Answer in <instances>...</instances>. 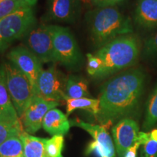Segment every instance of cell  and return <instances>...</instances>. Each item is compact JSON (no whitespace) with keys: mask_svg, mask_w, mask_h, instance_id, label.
<instances>
[{"mask_svg":"<svg viewBox=\"0 0 157 157\" xmlns=\"http://www.w3.org/2000/svg\"><path fill=\"white\" fill-rule=\"evenodd\" d=\"M141 146H142V144H141L140 141L137 140V142L127 151L124 157H137V151H138L139 148Z\"/></svg>","mask_w":157,"mask_h":157,"instance_id":"obj_29","label":"cell"},{"mask_svg":"<svg viewBox=\"0 0 157 157\" xmlns=\"http://www.w3.org/2000/svg\"><path fill=\"white\" fill-rule=\"evenodd\" d=\"M7 58L27 76L34 89L35 96H37V81L43 71L42 63L30 50L23 46L11 49Z\"/></svg>","mask_w":157,"mask_h":157,"instance_id":"obj_9","label":"cell"},{"mask_svg":"<svg viewBox=\"0 0 157 157\" xmlns=\"http://www.w3.org/2000/svg\"><path fill=\"white\" fill-rule=\"evenodd\" d=\"M135 21L143 29L157 27V0H139L135 9Z\"/></svg>","mask_w":157,"mask_h":157,"instance_id":"obj_14","label":"cell"},{"mask_svg":"<svg viewBox=\"0 0 157 157\" xmlns=\"http://www.w3.org/2000/svg\"><path fill=\"white\" fill-rule=\"evenodd\" d=\"M140 50L139 39L131 34L116 38L99 48L95 55L103 66L95 78H104L130 67L135 63Z\"/></svg>","mask_w":157,"mask_h":157,"instance_id":"obj_3","label":"cell"},{"mask_svg":"<svg viewBox=\"0 0 157 157\" xmlns=\"http://www.w3.org/2000/svg\"><path fill=\"white\" fill-rule=\"evenodd\" d=\"M56 63L75 68L82 63V56L75 38L68 28L50 25Z\"/></svg>","mask_w":157,"mask_h":157,"instance_id":"obj_5","label":"cell"},{"mask_svg":"<svg viewBox=\"0 0 157 157\" xmlns=\"http://www.w3.org/2000/svg\"><path fill=\"white\" fill-rule=\"evenodd\" d=\"M81 5L78 0H48V15L58 22L72 23L79 15Z\"/></svg>","mask_w":157,"mask_h":157,"instance_id":"obj_13","label":"cell"},{"mask_svg":"<svg viewBox=\"0 0 157 157\" xmlns=\"http://www.w3.org/2000/svg\"><path fill=\"white\" fill-rule=\"evenodd\" d=\"M2 1H4V0H0V2H2Z\"/></svg>","mask_w":157,"mask_h":157,"instance_id":"obj_33","label":"cell"},{"mask_svg":"<svg viewBox=\"0 0 157 157\" xmlns=\"http://www.w3.org/2000/svg\"><path fill=\"white\" fill-rule=\"evenodd\" d=\"M65 101L66 103V116L70 115L73 111L78 109L87 111L95 117L99 113V99L89 98H66Z\"/></svg>","mask_w":157,"mask_h":157,"instance_id":"obj_18","label":"cell"},{"mask_svg":"<svg viewBox=\"0 0 157 157\" xmlns=\"http://www.w3.org/2000/svg\"><path fill=\"white\" fill-rule=\"evenodd\" d=\"M87 73L90 76L95 78V76L98 75V74L99 73L101 69L103 63H102L101 59L98 58V56H96L95 54H87Z\"/></svg>","mask_w":157,"mask_h":157,"instance_id":"obj_25","label":"cell"},{"mask_svg":"<svg viewBox=\"0 0 157 157\" xmlns=\"http://www.w3.org/2000/svg\"><path fill=\"white\" fill-rule=\"evenodd\" d=\"M111 132L118 157H124L127 151L137 142L140 132L137 121L130 117L117 121Z\"/></svg>","mask_w":157,"mask_h":157,"instance_id":"obj_12","label":"cell"},{"mask_svg":"<svg viewBox=\"0 0 157 157\" xmlns=\"http://www.w3.org/2000/svg\"><path fill=\"white\" fill-rule=\"evenodd\" d=\"M24 132L21 121L7 118L0 119V145L10 137L21 135Z\"/></svg>","mask_w":157,"mask_h":157,"instance_id":"obj_22","label":"cell"},{"mask_svg":"<svg viewBox=\"0 0 157 157\" xmlns=\"http://www.w3.org/2000/svg\"><path fill=\"white\" fill-rule=\"evenodd\" d=\"M146 74L131 69L116 76L103 84L100 98V111L96 116L100 124L108 128L135 111L142 97Z\"/></svg>","mask_w":157,"mask_h":157,"instance_id":"obj_1","label":"cell"},{"mask_svg":"<svg viewBox=\"0 0 157 157\" xmlns=\"http://www.w3.org/2000/svg\"><path fill=\"white\" fill-rule=\"evenodd\" d=\"M66 83L62 82L61 74L55 66L41 72L37 81V96L50 101L65 100Z\"/></svg>","mask_w":157,"mask_h":157,"instance_id":"obj_10","label":"cell"},{"mask_svg":"<svg viewBox=\"0 0 157 157\" xmlns=\"http://www.w3.org/2000/svg\"><path fill=\"white\" fill-rule=\"evenodd\" d=\"M141 146L140 157H157V141L151 138Z\"/></svg>","mask_w":157,"mask_h":157,"instance_id":"obj_27","label":"cell"},{"mask_svg":"<svg viewBox=\"0 0 157 157\" xmlns=\"http://www.w3.org/2000/svg\"><path fill=\"white\" fill-rule=\"evenodd\" d=\"M21 137L23 143V157H45L46 138L33 136L25 131Z\"/></svg>","mask_w":157,"mask_h":157,"instance_id":"obj_17","label":"cell"},{"mask_svg":"<svg viewBox=\"0 0 157 157\" xmlns=\"http://www.w3.org/2000/svg\"><path fill=\"white\" fill-rule=\"evenodd\" d=\"M157 124V87L148 97L146 103V113L143 129L144 131H148Z\"/></svg>","mask_w":157,"mask_h":157,"instance_id":"obj_21","label":"cell"},{"mask_svg":"<svg viewBox=\"0 0 157 157\" xmlns=\"http://www.w3.org/2000/svg\"><path fill=\"white\" fill-rule=\"evenodd\" d=\"M66 98H82L90 96L87 82L81 76L71 75L66 82Z\"/></svg>","mask_w":157,"mask_h":157,"instance_id":"obj_19","label":"cell"},{"mask_svg":"<svg viewBox=\"0 0 157 157\" xmlns=\"http://www.w3.org/2000/svg\"><path fill=\"white\" fill-rule=\"evenodd\" d=\"M2 118H7V117H5V116L2 115L1 113H0V119H2ZM7 119H9V118H7Z\"/></svg>","mask_w":157,"mask_h":157,"instance_id":"obj_32","label":"cell"},{"mask_svg":"<svg viewBox=\"0 0 157 157\" xmlns=\"http://www.w3.org/2000/svg\"><path fill=\"white\" fill-rule=\"evenodd\" d=\"M157 56V33L146 40L143 48V56L151 58Z\"/></svg>","mask_w":157,"mask_h":157,"instance_id":"obj_26","label":"cell"},{"mask_svg":"<svg viewBox=\"0 0 157 157\" xmlns=\"http://www.w3.org/2000/svg\"><path fill=\"white\" fill-rule=\"evenodd\" d=\"M92 41L101 48L118 37L131 34L132 22L114 7H97L86 14Z\"/></svg>","mask_w":157,"mask_h":157,"instance_id":"obj_2","label":"cell"},{"mask_svg":"<svg viewBox=\"0 0 157 157\" xmlns=\"http://www.w3.org/2000/svg\"><path fill=\"white\" fill-rule=\"evenodd\" d=\"M59 105L60 102L47 101L35 96L21 118L25 132L30 135L36 133L42 127L43 120L47 113Z\"/></svg>","mask_w":157,"mask_h":157,"instance_id":"obj_11","label":"cell"},{"mask_svg":"<svg viewBox=\"0 0 157 157\" xmlns=\"http://www.w3.org/2000/svg\"><path fill=\"white\" fill-rule=\"evenodd\" d=\"M36 23L33 7L21 8L0 20V38L10 44L23 38Z\"/></svg>","mask_w":157,"mask_h":157,"instance_id":"obj_6","label":"cell"},{"mask_svg":"<svg viewBox=\"0 0 157 157\" xmlns=\"http://www.w3.org/2000/svg\"><path fill=\"white\" fill-rule=\"evenodd\" d=\"M21 135H15L0 145V157L23 156V143Z\"/></svg>","mask_w":157,"mask_h":157,"instance_id":"obj_20","label":"cell"},{"mask_svg":"<svg viewBox=\"0 0 157 157\" xmlns=\"http://www.w3.org/2000/svg\"><path fill=\"white\" fill-rule=\"evenodd\" d=\"M17 157H23V156H17Z\"/></svg>","mask_w":157,"mask_h":157,"instance_id":"obj_34","label":"cell"},{"mask_svg":"<svg viewBox=\"0 0 157 157\" xmlns=\"http://www.w3.org/2000/svg\"><path fill=\"white\" fill-rule=\"evenodd\" d=\"M0 113L13 120L21 121L7 89L6 70L4 63L0 64Z\"/></svg>","mask_w":157,"mask_h":157,"instance_id":"obj_16","label":"cell"},{"mask_svg":"<svg viewBox=\"0 0 157 157\" xmlns=\"http://www.w3.org/2000/svg\"><path fill=\"white\" fill-rule=\"evenodd\" d=\"M64 146L63 135H54L45 141V157H63L62 151Z\"/></svg>","mask_w":157,"mask_h":157,"instance_id":"obj_24","label":"cell"},{"mask_svg":"<svg viewBox=\"0 0 157 157\" xmlns=\"http://www.w3.org/2000/svg\"><path fill=\"white\" fill-rule=\"evenodd\" d=\"M36 0H4L0 2V20L21 8L34 7Z\"/></svg>","mask_w":157,"mask_h":157,"instance_id":"obj_23","label":"cell"},{"mask_svg":"<svg viewBox=\"0 0 157 157\" xmlns=\"http://www.w3.org/2000/svg\"><path fill=\"white\" fill-rule=\"evenodd\" d=\"M42 127L52 135H64L69 132L70 121L67 116L56 109L50 110L45 115L42 122Z\"/></svg>","mask_w":157,"mask_h":157,"instance_id":"obj_15","label":"cell"},{"mask_svg":"<svg viewBox=\"0 0 157 157\" xmlns=\"http://www.w3.org/2000/svg\"><path fill=\"white\" fill-rule=\"evenodd\" d=\"M150 136L151 138L153 139V140L157 141V129H152L150 132Z\"/></svg>","mask_w":157,"mask_h":157,"instance_id":"obj_31","label":"cell"},{"mask_svg":"<svg viewBox=\"0 0 157 157\" xmlns=\"http://www.w3.org/2000/svg\"><path fill=\"white\" fill-rule=\"evenodd\" d=\"M121 1L122 0H90V2L98 7H113Z\"/></svg>","mask_w":157,"mask_h":157,"instance_id":"obj_28","label":"cell"},{"mask_svg":"<svg viewBox=\"0 0 157 157\" xmlns=\"http://www.w3.org/2000/svg\"><path fill=\"white\" fill-rule=\"evenodd\" d=\"M10 45L9 43L6 42L5 41H4L2 39L0 38V52L5 51L6 49L8 48Z\"/></svg>","mask_w":157,"mask_h":157,"instance_id":"obj_30","label":"cell"},{"mask_svg":"<svg viewBox=\"0 0 157 157\" xmlns=\"http://www.w3.org/2000/svg\"><path fill=\"white\" fill-rule=\"evenodd\" d=\"M26 48L42 63H56L50 25L40 24L33 28L25 36Z\"/></svg>","mask_w":157,"mask_h":157,"instance_id":"obj_8","label":"cell"},{"mask_svg":"<svg viewBox=\"0 0 157 157\" xmlns=\"http://www.w3.org/2000/svg\"><path fill=\"white\" fill-rule=\"evenodd\" d=\"M7 76V85L17 116L21 119L25 109L35 97L30 81L13 63H4Z\"/></svg>","mask_w":157,"mask_h":157,"instance_id":"obj_4","label":"cell"},{"mask_svg":"<svg viewBox=\"0 0 157 157\" xmlns=\"http://www.w3.org/2000/svg\"><path fill=\"white\" fill-rule=\"evenodd\" d=\"M71 126L74 125L83 129L93 137L85 150V154L96 153L100 157H116V149L113 141L107 131V128L101 124H94L81 120H72Z\"/></svg>","mask_w":157,"mask_h":157,"instance_id":"obj_7","label":"cell"}]
</instances>
